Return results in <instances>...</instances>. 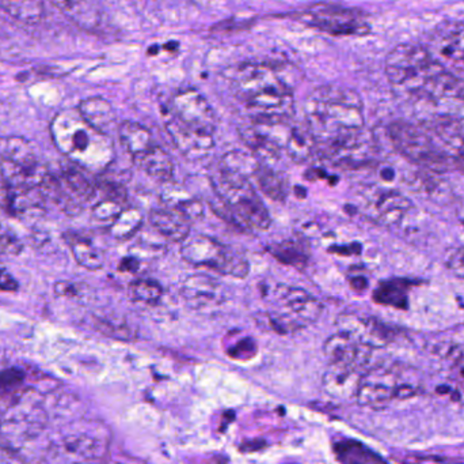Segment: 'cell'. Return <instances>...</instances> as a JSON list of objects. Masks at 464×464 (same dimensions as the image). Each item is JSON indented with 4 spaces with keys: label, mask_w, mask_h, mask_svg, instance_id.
I'll return each mask as SVG.
<instances>
[{
    "label": "cell",
    "mask_w": 464,
    "mask_h": 464,
    "mask_svg": "<svg viewBox=\"0 0 464 464\" xmlns=\"http://www.w3.org/2000/svg\"><path fill=\"white\" fill-rule=\"evenodd\" d=\"M338 331L348 334L370 348H383L389 345L394 332L376 319L362 318L354 313H345L337 319Z\"/></svg>",
    "instance_id": "cell-15"
},
{
    "label": "cell",
    "mask_w": 464,
    "mask_h": 464,
    "mask_svg": "<svg viewBox=\"0 0 464 464\" xmlns=\"http://www.w3.org/2000/svg\"><path fill=\"white\" fill-rule=\"evenodd\" d=\"M24 380V373L18 368L0 370V395L10 392L11 390L18 389Z\"/></svg>",
    "instance_id": "cell-37"
},
{
    "label": "cell",
    "mask_w": 464,
    "mask_h": 464,
    "mask_svg": "<svg viewBox=\"0 0 464 464\" xmlns=\"http://www.w3.org/2000/svg\"><path fill=\"white\" fill-rule=\"evenodd\" d=\"M436 354L449 361L464 378V346L458 343H440L435 349Z\"/></svg>",
    "instance_id": "cell-34"
},
{
    "label": "cell",
    "mask_w": 464,
    "mask_h": 464,
    "mask_svg": "<svg viewBox=\"0 0 464 464\" xmlns=\"http://www.w3.org/2000/svg\"><path fill=\"white\" fill-rule=\"evenodd\" d=\"M54 291H56L59 296L63 297H75L79 296V293H81L78 285L71 282L56 283V286H54Z\"/></svg>",
    "instance_id": "cell-40"
},
{
    "label": "cell",
    "mask_w": 464,
    "mask_h": 464,
    "mask_svg": "<svg viewBox=\"0 0 464 464\" xmlns=\"http://www.w3.org/2000/svg\"><path fill=\"white\" fill-rule=\"evenodd\" d=\"M235 97L254 112V117H292L294 95L276 68L246 63L231 78Z\"/></svg>",
    "instance_id": "cell-3"
},
{
    "label": "cell",
    "mask_w": 464,
    "mask_h": 464,
    "mask_svg": "<svg viewBox=\"0 0 464 464\" xmlns=\"http://www.w3.org/2000/svg\"><path fill=\"white\" fill-rule=\"evenodd\" d=\"M349 283H351L352 289L356 291H364L368 286L367 278L362 277V275L349 278Z\"/></svg>",
    "instance_id": "cell-42"
},
{
    "label": "cell",
    "mask_w": 464,
    "mask_h": 464,
    "mask_svg": "<svg viewBox=\"0 0 464 464\" xmlns=\"http://www.w3.org/2000/svg\"><path fill=\"white\" fill-rule=\"evenodd\" d=\"M330 163L343 168H359L372 163L376 154V142L367 128L351 133L330 146L321 149Z\"/></svg>",
    "instance_id": "cell-12"
},
{
    "label": "cell",
    "mask_w": 464,
    "mask_h": 464,
    "mask_svg": "<svg viewBox=\"0 0 464 464\" xmlns=\"http://www.w3.org/2000/svg\"><path fill=\"white\" fill-rule=\"evenodd\" d=\"M120 141L130 157L141 154L150 147L154 146L155 141L149 128L135 122H124L117 128Z\"/></svg>",
    "instance_id": "cell-24"
},
{
    "label": "cell",
    "mask_w": 464,
    "mask_h": 464,
    "mask_svg": "<svg viewBox=\"0 0 464 464\" xmlns=\"http://www.w3.org/2000/svg\"><path fill=\"white\" fill-rule=\"evenodd\" d=\"M130 293L135 301L146 305H157L162 299L163 288L155 281L139 280L130 283Z\"/></svg>",
    "instance_id": "cell-32"
},
{
    "label": "cell",
    "mask_w": 464,
    "mask_h": 464,
    "mask_svg": "<svg viewBox=\"0 0 464 464\" xmlns=\"http://www.w3.org/2000/svg\"><path fill=\"white\" fill-rule=\"evenodd\" d=\"M111 430L103 424L92 422L78 432H70L59 444L51 447L52 460H100L111 447Z\"/></svg>",
    "instance_id": "cell-11"
},
{
    "label": "cell",
    "mask_w": 464,
    "mask_h": 464,
    "mask_svg": "<svg viewBox=\"0 0 464 464\" xmlns=\"http://www.w3.org/2000/svg\"><path fill=\"white\" fill-rule=\"evenodd\" d=\"M22 244L16 239L15 233L11 229L0 225V253L5 255H18L21 252Z\"/></svg>",
    "instance_id": "cell-38"
},
{
    "label": "cell",
    "mask_w": 464,
    "mask_h": 464,
    "mask_svg": "<svg viewBox=\"0 0 464 464\" xmlns=\"http://www.w3.org/2000/svg\"><path fill=\"white\" fill-rule=\"evenodd\" d=\"M166 123L200 135L214 136L217 128L211 104L195 89L179 90L171 97Z\"/></svg>",
    "instance_id": "cell-10"
},
{
    "label": "cell",
    "mask_w": 464,
    "mask_h": 464,
    "mask_svg": "<svg viewBox=\"0 0 464 464\" xmlns=\"http://www.w3.org/2000/svg\"><path fill=\"white\" fill-rule=\"evenodd\" d=\"M139 269H140V263H139L138 259L133 258V256H127V258H124L120 262V271L138 272Z\"/></svg>",
    "instance_id": "cell-41"
},
{
    "label": "cell",
    "mask_w": 464,
    "mask_h": 464,
    "mask_svg": "<svg viewBox=\"0 0 464 464\" xmlns=\"http://www.w3.org/2000/svg\"><path fill=\"white\" fill-rule=\"evenodd\" d=\"M459 130H460V133H462V136L464 139V122H459Z\"/></svg>",
    "instance_id": "cell-46"
},
{
    "label": "cell",
    "mask_w": 464,
    "mask_h": 464,
    "mask_svg": "<svg viewBox=\"0 0 464 464\" xmlns=\"http://www.w3.org/2000/svg\"><path fill=\"white\" fill-rule=\"evenodd\" d=\"M304 109L305 125L319 150L365 128L362 97L348 87H316Z\"/></svg>",
    "instance_id": "cell-1"
},
{
    "label": "cell",
    "mask_w": 464,
    "mask_h": 464,
    "mask_svg": "<svg viewBox=\"0 0 464 464\" xmlns=\"http://www.w3.org/2000/svg\"><path fill=\"white\" fill-rule=\"evenodd\" d=\"M211 184L222 206L217 212L223 214L225 220L246 232H264L270 228L272 218L250 179L218 166L212 173Z\"/></svg>",
    "instance_id": "cell-4"
},
{
    "label": "cell",
    "mask_w": 464,
    "mask_h": 464,
    "mask_svg": "<svg viewBox=\"0 0 464 464\" xmlns=\"http://www.w3.org/2000/svg\"><path fill=\"white\" fill-rule=\"evenodd\" d=\"M144 218L139 210L124 209L111 223V233L117 240H130L143 228Z\"/></svg>",
    "instance_id": "cell-31"
},
{
    "label": "cell",
    "mask_w": 464,
    "mask_h": 464,
    "mask_svg": "<svg viewBox=\"0 0 464 464\" xmlns=\"http://www.w3.org/2000/svg\"><path fill=\"white\" fill-rule=\"evenodd\" d=\"M382 177L386 180H392V177H394V171L392 169H383V172H382Z\"/></svg>",
    "instance_id": "cell-44"
},
{
    "label": "cell",
    "mask_w": 464,
    "mask_h": 464,
    "mask_svg": "<svg viewBox=\"0 0 464 464\" xmlns=\"http://www.w3.org/2000/svg\"><path fill=\"white\" fill-rule=\"evenodd\" d=\"M45 424V413L30 400H18L7 409L0 420V436L10 444V439L34 438Z\"/></svg>",
    "instance_id": "cell-13"
},
{
    "label": "cell",
    "mask_w": 464,
    "mask_h": 464,
    "mask_svg": "<svg viewBox=\"0 0 464 464\" xmlns=\"http://www.w3.org/2000/svg\"><path fill=\"white\" fill-rule=\"evenodd\" d=\"M372 350L373 349L370 346L340 331L327 338L324 345V356L330 360V362L353 365L365 370H368L367 365Z\"/></svg>",
    "instance_id": "cell-17"
},
{
    "label": "cell",
    "mask_w": 464,
    "mask_h": 464,
    "mask_svg": "<svg viewBox=\"0 0 464 464\" xmlns=\"http://www.w3.org/2000/svg\"><path fill=\"white\" fill-rule=\"evenodd\" d=\"M19 283L16 282L15 278L7 271L5 267L0 264V291H7V293H14L18 291Z\"/></svg>",
    "instance_id": "cell-39"
},
{
    "label": "cell",
    "mask_w": 464,
    "mask_h": 464,
    "mask_svg": "<svg viewBox=\"0 0 464 464\" xmlns=\"http://www.w3.org/2000/svg\"><path fill=\"white\" fill-rule=\"evenodd\" d=\"M316 150L315 139L308 131L307 125H295L286 143L285 153L294 163H303L311 160Z\"/></svg>",
    "instance_id": "cell-27"
},
{
    "label": "cell",
    "mask_w": 464,
    "mask_h": 464,
    "mask_svg": "<svg viewBox=\"0 0 464 464\" xmlns=\"http://www.w3.org/2000/svg\"><path fill=\"white\" fill-rule=\"evenodd\" d=\"M411 289V281L389 280L379 283L373 291V300L378 304L387 307L406 310L409 304V291Z\"/></svg>",
    "instance_id": "cell-25"
},
{
    "label": "cell",
    "mask_w": 464,
    "mask_h": 464,
    "mask_svg": "<svg viewBox=\"0 0 464 464\" xmlns=\"http://www.w3.org/2000/svg\"><path fill=\"white\" fill-rule=\"evenodd\" d=\"M364 372L365 370L353 365L330 362L329 368L324 373L322 386L326 394L335 400H352L356 398Z\"/></svg>",
    "instance_id": "cell-18"
},
{
    "label": "cell",
    "mask_w": 464,
    "mask_h": 464,
    "mask_svg": "<svg viewBox=\"0 0 464 464\" xmlns=\"http://www.w3.org/2000/svg\"><path fill=\"white\" fill-rule=\"evenodd\" d=\"M149 220L157 233L169 242H182L189 237L192 220L173 207L152 210Z\"/></svg>",
    "instance_id": "cell-20"
},
{
    "label": "cell",
    "mask_w": 464,
    "mask_h": 464,
    "mask_svg": "<svg viewBox=\"0 0 464 464\" xmlns=\"http://www.w3.org/2000/svg\"><path fill=\"white\" fill-rule=\"evenodd\" d=\"M181 256L193 266L208 267L220 274L247 277L248 261L243 253L209 236H189L182 242Z\"/></svg>",
    "instance_id": "cell-9"
},
{
    "label": "cell",
    "mask_w": 464,
    "mask_h": 464,
    "mask_svg": "<svg viewBox=\"0 0 464 464\" xmlns=\"http://www.w3.org/2000/svg\"><path fill=\"white\" fill-rule=\"evenodd\" d=\"M401 94L414 104L432 108H457L464 104V81L450 73L433 57L420 65L400 86Z\"/></svg>",
    "instance_id": "cell-5"
},
{
    "label": "cell",
    "mask_w": 464,
    "mask_h": 464,
    "mask_svg": "<svg viewBox=\"0 0 464 464\" xmlns=\"http://www.w3.org/2000/svg\"><path fill=\"white\" fill-rule=\"evenodd\" d=\"M332 252L341 253V255H353L360 252V245H343L341 248H332Z\"/></svg>",
    "instance_id": "cell-43"
},
{
    "label": "cell",
    "mask_w": 464,
    "mask_h": 464,
    "mask_svg": "<svg viewBox=\"0 0 464 464\" xmlns=\"http://www.w3.org/2000/svg\"><path fill=\"white\" fill-rule=\"evenodd\" d=\"M133 163L146 172L152 179L160 180V182H170L174 174L173 158L160 144L155 143L154 146L147 149L141 154L132 158Z\"/></svg>",
    "instance_id": "cell-22"
},
{
    "label": "cell",
    "mask_w": 464,
    "mask_h": 464,
    "mask_svg": "<svg viewBox=\"0 0 464 464\" xmlns=\"http://www.w3.org/2000/svg\"><path fill=\"white\" fill-rule=\"evenodd\" d=\"M181 297L190 310H211L225 301V289L215 278L195 274L182 283Z\"/></svg>",
    "instance_id": "cell-16"
},
{
    "label": "cell",
    "mask_w": 464,
    "mask_h": 464,
    "mask_svg": "<svg viewBox=\"0 0 464 464\" xmlns=\"http://www.w3.org/2000/svg\"><path fill=\"white\" fill-rule=\"evenodd\" d=\"M259 163H261V160L254 153L248 154V153L240 152V150H234V152L223 155L219 166L251 180L256 174Z\"/></svg>",
    "instance_id": "cell-30"
},
{
    "label": "cell",
    "mask_w": 464,
    "mask_h": 464,
    "mask_svg": "<svg viewBox=\"0 0 464 464\" xmlns=\"http://www.w3.org/2000/svg\"><path fill=\"white\" fill-rule=\"evenodd\" d=\"M458 220H459V222L462 223L464 228V203L458 209Z\"/></svg>",
    "instance_id": "cell-45"
},
{
    "label": "cell",
    "mask_w": 464,
    "mask_h": 464,
    "mask_svg": "<svg viewBox=\"0 0 464 464\" xmlns=\"http://www.w3.org/2000/svg\"><path fill=\"white\" fill-rule=\"evenodd\" d=\"M256 180V185L259 190L272 199V201L284 202L286 198V183L284 177L281 176L275 169L270 168L267 163H259L256 174L253 177Z\"/></svg>",
    "instance_id": "cell-28"
},
{
    "label": "cell",
    "mask_w": 464,
    "mask_h": 464,
    "mask_svg": "<svg viewBox=\"0 0 464 464\" xmlns=\"http://www.w3.org/2000/svg\"><path fill=\"white\" fill-rule=\"evenodd\" d=\"M421 392L413 370L401 365H378L365 370L354 400L360 406L381 410L394 400H411Z\"/></svg>",
    "instance_id": "cell-6"
},
{
    "label": "cell",
    "mask_w": 464,
    "mask_h": 464,
    "mask_svg": "<svg viewBox=\"0 0 464 464\" xmlns=\"http://www.w3.org/2000/svg\"><path fill=\"white\" fill-rule=\"evenodd\" d=\"M267 252L280 263L297 270L305 269L311 258L310 248L303 240H285V242H276L267 247Z\"/></svg>",
    "instance_id": "cell-23"
},
{
    "label": "cell",
    "mask_w": 464,
    "mask_h": 464,
    "mask_svg": "<svg viewBox=\"0 0 464 464\" xmlns=\"http://www.w3.org/2000/svg\"><path fill=\"white\" fill-rule=\"evenodd\" d=\"M335 457L343 463H376L382 458L368 449L364 444L353 440H343L334 444Z\"/></svg>",
    "instance_id": "cell-29"
},
{
    "label": "cell",
    "mask_w": 464,
    "mask_h": 464,
    "mask_svg": "<svg viewBox=\"0 0 464 464\" xmlns=\"http://www.w3.org/2000/svg\"><path fill=\"white\" fill-rule=\"evenodd\" d=\"M125 209V202L119 201V199L108 198L103 196L102 201L98 202L92 207V217L100 222H113L122 210Z\"/></svg>",
    "instance_id": "cell-33"
},
{
    "label": "cell",
    "mask_w": 464,
    "mask_h": 464,
    "mask_svg": "<svg viewBox=\"0 0 464 464\" xmlns=\"http://www.w3.org/2000/svg\"><path fill=\"white\" fill-rule=\"evenodd\" d=\"M444 264L455 277L464 280V247L451 248L447 251Z\"/></svg>",
    "instance_id": "cell-36"
},
{
    "label": "cell",
    "mask_w": 464,
    "mask_h": 464,
    "mask_svg": "<svg viewBox=\"0 0 464 464\" xmlns=\"http://www.w3.org/2000/svg\"><path fill=\"white\" fill-rule=\"evenodd\" d=\"M67 242L73 258L82 267L92 271L102 269L105 256L90 240L83 239L78 234H71L67 236Z\"/></svg>",
    "instance_id": "cell-26"
},
{
    "label": "cell",
    "mask_w": 464,
    "mask_h": 464,
    "mask_svg": "<svg viewBox=\"0 0 464 464\" xmlns=\"http://www.w3.org/2000/svg\"><path fill=\"white\" fill-rule=\"evenodd\" d=\"M307 22L311 26L333 35H365L371 30L362 15L343 8H314L307 13Z\"/></svg>",
    "instance_id": "cell-14"
},
{
    "label": "cell",
    "mask_w": 464,
    "mask_h": 464,
    "mask_svg": "<svg viewBox=\"0 0 464 464\" xmlns=\"http://www.w3.org/2000/svg\"><path fill=\"white\" fill-rule=\"evenodd\" d=\"M78 111L92 128L105 135H109V133L117 125L116 111L105 98H87L79 104Z\"/></svg>",
    "instance_id": "cell-21"
},
{
    "label": "cell",
    "mask_w": 464,
    "mask_h": 464,
    "mask_svg": "<svg viewBox=\"0 0 464 464\" xmlns=\"http://www.w3.org/2000/svg\"><path fill=\"white\" fill-rule=\"evenodd\" d=\"M443 54L451 59L464 62V25L452 30L449 37L444 40Z\"/></svg>",
    "instance_id": "cell-35"
},
{
    "label": "cell",
    "mask_w": 464,
    "mask_h": 464,
    "mask_svg": "<svg viewBox=\"0 0 464 464\" xmlns=\"http://www.w3.org/2000/svg\"><path fill=\"white\" fill-rule=\"evenodd\" d=\"M51 133L59 152L84 171H105L113 161L114 147L109 135L92 128L78 109L57 114L52 120Z\"/></svg>",
    "instance_id": "cell-2"
},
{
    "label": "cell",
    "mask_w": 464,
    "mask_h": 464,
    "mask_svg": "<svg viewBox=\"0 0 464 464\" xmlns=\"http://www.w3.org/2000/svg\"><path fill=\"white\" fill-rule=\"evenodd\" d=\"M389 136L395 149L411 163L424 166L432 172L454 169L443 147L422 125L398 120L390 124Z\"/></svg>",
    "instance_id": "cell-8"
},
{
    "label": "cell",
    "mask_w": 464,
    "mask_h": 464,
    "mask_svg": "<svg viewBox=\"0 0 464 464\" xmlns=\"http://www.w3.org/2000/svg\"><path fill=\"white\" fill-rule=\"evenodd\" d=\"M272 302L267 319L278 334H294L315 323L324 311L322 302L304 289L284 283L273 289Z\"/></svg>",
    "instance_id": "cell-7"
},
{
    "label": "cell",
    "mask_w": 464,
    "mask_h": 464,
    "mask_svg": "<svg viewBox=\"0 0 464 464\" xmlns=\"http://www.w3.org/2000/svg\"><path fill=\"white\" fill-rule=\"evenodd\" d=\"M368 202V212L383 225H397L413 209L411 199L398 191H378Z\"/></svg>",
    "instance_id": "cell-19"
}]
</instances>
